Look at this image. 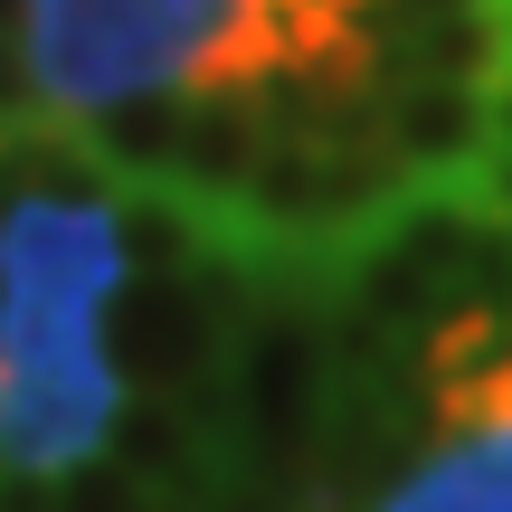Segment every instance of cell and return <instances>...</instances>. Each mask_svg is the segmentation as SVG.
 Returning a JSON list of instances; mask_svg holds the SVG:
<instances>
[{
	"label": "cell",
	"mask_w": 512,
	"mask_h": 512,
	"mask_svg": "<svg viewBox=\"0 0 512 512\" xmlns=\"http://www.w3.org/2000/svg\"><path fill=\"white\" fill-rule=\"evenodd\" d=\"M162 209L76 124L0 114V484H76L114 446V304Z\"/></svg>",
	"instance_id": "6da1fadb"
},
{
	"label": "cell",
	"mask_w": 512,
	"mask_h": 512,
	"mask_svg": "<svg viewBox=\"0 0 512 512\" xmlns=\"http://www.w3.org/2000/svg\"><path fill=\"white\" fill-rule=\"evenodd\" d=\"M389 57V0H19V76L57 124L133 95H256L342 124L380 105Z\"/></svg>",
	"instance_id": "7a4b0ae2"
},
{
	"label": "cell",
	"mask_w": 512,
	"mask_h": 512,
	"mask_svg": "<svg viewBox=\"0 0 512 512\" xmlns=\"http://www.w3.org/2000/svg\"><path fill=\"white\" fill-rule=\"evenodd\" d=\"M370 512H512V418L446 427Z\"/></svg>",
	"instance_id": "3957f363"
},
{
	"label": "cell",
	"mask_w": 512,
	"mask_h": 512,
	"mask_svg": "<svg viewBox=\"0 0 512 512\" xmlns=\"http://www.w3.org/2000/svg\"><path fill=\"white\" fill-rule=\"evenodd\" d=\"M494 38H503V76H512V0H494Z\"/></svg>",
	"instance_id": "277c9868"
}]
</instances>
